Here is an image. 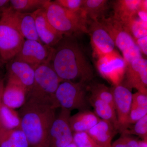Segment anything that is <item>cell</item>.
Returning <instances> with one entry per match:
<instances>
[{
  "label": "cell",
  "mask_w": 147,
  "mask_h": 147,
  "mask_svg": "<svg viewBox=\"0 0 147 147\" xmlns=\"http://www.w3.org/2000/svg\"><path fill=\"white\" fill-rule=\"evenodd\" d=\"M58 107L52 100L27 96L18 111L20 128L30 147H50V132Z\"/></svg>",
  "instance_id": "obj_1"
},
{
  "label": "cell",
  "mask_w": 147,
  "mask_h": 147,
  "mask_svg": "<svg viewBox=\"0 0 147 147\" xmlns=\"http://www.w3.org/2000/svg\"><path fill=\"white\" fill-rule=\"evenodd\" d=\"M74 37L63 36L53 47L50 63L63 81L87 84L93 78V70Z\"/></svg>",
  "instance_id": "obj_2"
},
{
  "label": "cell",
  "mask_w": 147,
  "mask_h": 147,
  "mask_svg": "<svg viewBox=\"0 0 147 147\" xmlns=\"http://www.w3.org/2000/svg\"><path fill=\"white\" fill-rule=\"evenodd\" d=\"M44 9L50 24L63 35L75 36L88 33L89 19L82 9L74 12L50 0L46 3Z\"/></svg>",
  "instance_id": "obj_3"
},
{
  "label": "cell",
  "mask_w": 147,
  "mask_h": 147,
  "mask_svg": "<svg viewBox=\"0 0 147 147\" xmlns=\"http://www.w3.org/2000/svg\"><path fill=\"white\" fill-rule=\"evenodd\" d=\"M25 40L16 27L9 7L0 16V58L4 63L15 57Z\"/></svg>",
  "instance_id": "obj_4"
},
{
  "label": "cell",
  "mask_w": 147,
  "mask_h": 147,
  "mask_svg": "<svg viewBox=\"0 0 147 147\" xmlns=\"http://www.w3.org/2000/svg\"><path fill=\"white\" fill-rule=\"evenodd\" d=\"M98 20L108 31L116 47L121 52L127 65L134 60L142 58L135 40L121 22L113 17L105 16Z\"/></svg>",
  "instance_id": "obj_5"
},
{
  "label": "cell",
  "mask_w": 147,
  "mask_h": 147,
  "mask_svg": "<svg viewBox=\"0 0 147 147\" xmlns=\"http://www.w3.org/2000/svg\"><path fill=\"white\" fill-rule=\"evenodd\" d=\"M87 91L86 84L63 81L55 92V100L59 107L70 111L88 110L90 103Z\"/></svg>",
  "instance_id": "obj_6"
},
{
  "label": "cell",
  "mask_w": 147,
  "mask_h": 147,
  "mask_svg": "<svg viewBox=\"0 0 147 147\" xmlns=\"http://www.w3.org/2000/svg\"><path fill=\"white\" fill-rule=\"evenodd\" d=\"M63 81L53 69L50 62L43 64L35 69L34 82L27 96L52 100L57 105L55 94Z\"/></svg>",
  "instance_id": "obj_7"
},
{
  "label": "cell",
  "mask_w": 147,
  "mask_h": 147,
  "mask_svg": "<svg viewBox=\"0 0 147 147\" xmlns=\"http://www.w3.org/2000/svg\"><path fill=\"white\" fill-rule=\"evenodd\" d=\"M127 66L124 59L115 50L98 58L96 62V67L100 75L113 86L121 84Z\"/></svg>",
  "instance_id": "obj_8"
},
{
  "label": "cell",
  "mask_w": 147,
  "mask_h": 147,
  "mask_svg": "<svg viewBox=\"0 0 147 147\" xmlns=\"http://www.w3.org/2000/svg\"><path fill=\"white\" fill-rule=\"evenodd\" d=\"M53 47L35 40H25L15 59L26 63L35 69L43 64L50 63Z\"/></svg>",
  "instance_id": "obj_9"
},
{
  "label": "cell",
  "mask_w": 147,
  "mask_h": 147,
  "mask_svg": "<svg viewBox=\"0 0 147 147\" xmlns=\"http://www.w3.org/2000/svg\"><path fill=\"white\" fill-rule=\"evenodd\" d=\"M61 109L50 129V147H64L73 142V133L69 121L71 111Z\"/></svg>",
  "instance_id": "obj_10"
},
{
  "label": "cell",
  "mask_w": 147,
  "mask_h": 147,
  "mask_svg": "<svg viewBox=\"0 0 147 147\" xmlns=\"http://www.w3.org/2000/svg\"><path fill=\"white\" fill-rule=\"evenodd\" d=\"M88 31L94 53L97 58L115 50V42L108 31L99 20H89Z\"/></svg>",
  "instance_id": "obj_11"
},
{
  "label": "cell",
  "mask_w": 147,
  "mask_h": 147,
  "mask_svg": "<svg viewBox=\"0 0 147 147\" xmlns=\"http://www.w3.org/2000/svg\"><path fill=\"white\" fill-rule=\"evenodd\" d=\"M115 110L118 122V132L121 134L129 127V115L131 108L132 93L131 90L122 84L111 88Z\"/></svg>",
  "instance_id": "obj_12"
},
{
  "label": "cell",
  "mask_w": 147,
  "mask_h": 147,
  "mask_svg": "<svg viewBox=\"0 0 147 147\" xmlns=\"http://www.w3.org/2000/svg\"><path fill=\"white\" fill-rule=\"evenodd\" d=\"M130 90L147 94V61L143 57L134 60L127 65L121 84Z\"/></svg>",
  "instance_id": "obj_13"
},
{
  "label": "cell",
  "mask_w": 147,
  "mask_h": 147,
  "mask_svg": "<svg viewBox=\"0 0 147 147\" xmlns=\"http://www.w3.org/2000/svg\"><path fill=\"white\" fill-rule=\"evenodd\" d=\"M35 21L37 33L40 42L50 47H54L63 37L54 28L47 19L44 8L32 13Z\"/></svg>",
  "instance_id": "obj_14"
},
{
  "label": "cell",
  "mask_w": 147,
  "mask_h": 147,
  "mask_svg": "<svg viewBox=\"0 0 147 147\" xmlns=\"http://www.w3.org/2000/svg\"><path fill=\"white\" fill-rule=\"evenodd\" d=\"M7 78L18 82L28 92L34 82L35 70L31 65L15 58L7 63Z\"/></svg>",
  "instance_id": "obj_15"
},
{
  "label": "cell",
  "mask_w": 147,
  "mask_h": 147,
  "mask_svg": "<svg viewBox=\"0 0 147 147\" xmlns=\"http://www.w3.org/2000/svg\"><path fill=\"white\" fill-rule=\"evenodd\" d=\"M28 91L18 82L7 78L3 95V102L12 109L21 108L26 102Z\"/></svg>",
  "instance_id": "obj_16"
},
{
  "label": "cell",
  "mask_w": 147,
  "mask_h": 147,
  "mask_svg": "<svg viewBox=\"0 0 147 147\" xmlns=\"http://www.w3.org/2000/svg\"><path fill=\"white\" fill-rule=\"evenodd\" d=\"M146 0H119L113 4V18L123 24L140 9L147 11Z\"/></svg>",
  "instance_id": "obj_17"
},
{
  "label": "cell",
  "mask_w": 147,
  "mask_h": 147,
  "mask_svg": "<svg viewBox=\"0 0 147 147\" xmlns=\"http://www.w3.org/2000/svg\"><path fill=\"white\" fill-rule=\"evenodd\" d=\"M117 132L111 123L101 119L87 133L99 146L111 147L112 139Z\"/></svg>",
  "instance_id": "obj_18"
},
{
  "label": "cell",
  "mask_w": 147,
  "mask_h": 147,
  "mask_svg": "<svg viewBox=\"0 0 147 147\" xmlns=\"http://www.w3.org/2000/svg\"><path fill=\"white\" fill-rule=\"evenodd\" d=\"M12 12L16 27L24 39L36 40L42 43L37 33L35 21L32 13H19L13 10Z\"/></svg>",
  "instance_id": "obj_19"
},
{
  "label": "cell",
  "mask_w": 147,
  "mask_h": 147,
  "mask_svg": "<svg viewBox=\"0 0 147 147\" xmlns=\"http://www.w3.org/2000/svg\"><path fill=\"white\" fill-rule=\"evenodd\" d=\"M101 120L88 110L80 111L71 116L69 121L73 133L88 132Z\"/></svg>",
  "instance_id": "obj_20"
},
{
  "label": "cell",
  "mask_w": 147,
  "mask_h": 147,
  "mask_svg": "<svg viewBox=\"0 0 147 147\" xmlns=\"http://www.w3.org/2000/svg\"><path fill=\"white\" fill-rule=\"evenodd\" d=\"M0 147H30L20 128L8 129L0 125Z\"/></svg>",
  "instance_id": "obj_21"
},
{
  "label": "cell",
  "mask_w": 147,
  "mask_h": 147,
  "mask_svg": "<svg viewBox=\"0 0 147 147\" xmlns=\"http://www.w3.org/2000/svg\"><path fill=\"white\" fill-rule=\"evenodd\" d=\"M88 101L90 105L94 109L95 114L101 119L111 123L118 132V122L115 108L107 102L91 95L88 96Z\"/></svg>",
  "instance_id": "obj_22"
},
{
  "label": "cell",
  "mask_w": 147,
  "mask_h": 147,
  "mask_svg": "<svg viewBox=\"0 0 147 147\" xmlns=\"http://www.w3.org/2000/svg\"><path fill=\"white\" fill-rule=\"evenodd\" d=\"M108 3L106 0H84L82 9L89 20L96 21L105 16Z\"/></svg>",
  "instance_id": "obj_23"
},
{
  "label": "cell",
  "mask_w": 147,
  "mask_h": 147,
  "mask_svg": "<svg viewBox=\"0 0 147 147\" xmlns=\"http://www.w3.org/2000/svg\"><path fill=\"white\" fill-rule=\"evenodd\" d=\"M48 0H11L9 8L15 12L32 13L43 8Z\"/></svg>",
  "instance_id": "obj_24"
},
{
  "label": "cell",
  "mask_w": 147,
  "mask_h": 147,
  "mask_svg": "<svg viewBox=\"0 0 147 147\" xmlns=\"http://www.w3.org/2000/svg\"><path fill=\"white\" fill-rule=\"evenodd\" d=\"M137 12L128 20L122 24L134 40L147 36V22L141 19Z\"/></svg>",
  "instance_id": "obj_25"
},
{
  "label": "cell",
  "mask_w": 147,
  "mask_h": 147,
  "mask_svg": "<svg viewBox=\"0 0 147 147\" xmlns=\"http://www.w3.org/2000/svg\"><path fill=\"white\" fill-rule=\"evenodd\" d=\"M20 117L18 113L2 102L0 108V125L8 129L20 128Z\"/></svg>",
  "instance_id": "obj_26"
},
{
  "label": "cell",
  "mask_w": 147,
  "mask_h": 147,
  "mask_svg": "<svg viewBox=\"0 0 147 147\" xmlns=\"http://www.w3.org/2000/svg\"><path fill=\"white\" fill-rule=\"evenodd\" d=\"M88 91L90 95L107 102L115 108L114 98L111 88H109L102 84H92L87 85Z\"/></svg>",
  "instance_id": "obj_27"
},
{
  "label": "cell",
  "mask_w": 147,
  "mask_h": 147,
  "mask_svg": "<svg viewBox=\"0 0 147 147\" xmlns=\"http://www.w3.org/2000/svg\"><path fill=\"white\" fill-rule=\"evenodd\" d=\"M121 134L137 135L142 139H147V115L129 127Z\"/></svg>",
  "instance_id": "obj_28"
},
{
  "label": "cell",
  "mask_w": 147,
  "mask_h": 147,
  "mask_svg": "<svg viewBox=\"0 0 147 147\" xmlns=\"http://www.w3.org/2000/svg\"><path fill=\"white\" fill-rule=\"evenodd\" d=\"M73 142L77 147H96L98 146L87 132L73 133Z\"/></svg>",
  "instance_id": "obj_29"
},
{
  "label": "cell",
  "mask_w": 147,
  "mask_h": 147,
  "mask_svg": "<svg viewBox=\"0 0 147 147\" xmlns=\"http://www.w3.org/2000/svg\"><path fill=\"white\" fill-rule=\"evenodd\" d=\"M146 115L147 108L131 105L128 118L129 127L134 124Z\"/></svg>",
  "instance_id": "obj_30"
},
{
  "label": "cell",
  "mask_w": 147,
  "mask_h": 147,
  "mask_svg": "<svg viewBox=\"0 0 147 147\" xmlns=\"http://www.w3.org/2000/svg\"><path fill=\"white\" fill-rule=\"evenodd\" d=\"M138 141L131 135L121 134V137L113 142L111 147H137Z\"/></svg>",
  "instance_id": "obj_31"
},
{
  "label": "cell",
  "mask_w": 147,
  "mask_h": 147,
  "mask_svg": "<svg viewBox=\"0 0 147 147\" xmlns=\"http://www.w3.org/2000/svg\"><path fill=\"white\" fill-rule=\"evenodd\" d=\"M54 1L66 9L76 12L82 10L84 0H56Z\"/></svg>",
  "instance_id": "obj_32"
},
{
  "label": "cell",
  "mask_w": 147,
  "mask_h": 147,
  "mask_svg": "<svg viewBox=\"0 0 147 147\" xmlns=\"http://www.w3.org/2000/svg\"><path fill=\"white\" fill-rule=\"evenodd\" d=\"M131 105L147 108V94L138 91L132 94Z\"/></svg>",
  "instance_id": "obj_33"
},
{
  "label": "cell",
  "mask_w": 147,
  "mask_h": 147,
  "mask_svg": "<svg viewBox=\"0 0 147 147\" xmlns=\"http://www.w3.org/2000/svg\"><path fill=\"white\" fill-rule=\"evenodd\" d=\"M135 42L142 55H147V36L135 40Z\"/></svg>",
  "instance_id": "obj_34"
},
{
  "label": "cell",
  "mask_w": 147,
  "mask_h": 147,
  "mask_svg": "<svg viewBox=\"0 0 147 147\" xmlns=\"http://www.w3.org/2000/svg\"><path fill=\"white\" fill-rule=\"evenodd\" d=\"M9 7V1L0 0V16Z\"/></svg>",
  "instance_id": "obj_35"
},
{
  "label": "cell",
  "mask_w": 147,
  "mask_h": 147,
  "mask_svg": "<svg viewBox=\"0 0 147 147\" xmlns=\"http://www.w3.org/2000/svg\"><path fill=\"white\" fill-rule=\"evenodd\" d=\"M4 79L2 76H0V108L3 102V95L4 89Z\"/></svg>",
  "instance_id": "obj_36"
},
{
  "label": "cell",
  "mask_w": 147,
  "mask_h": 147,
  "mask_svg": "<svg viewBox=\"0 0 147 147\" xmlns=\"http://www.w3.org/2000/svg\"><path fill=\"white\" fill-rule=\"evenodd\" d=\"M137 147H147V139L138 140Z\"/></svg>",
  "instance_id": "obj_37"
},
{
  "label": "cell",
  "mask_w": 147,
  "mask_h": 147,
  "mask_svg": "<svg viewBox=\"0 0 147 147\" xmlns=\"http://www.w3.org/2000/svg\"><path fill=\"white\" fill-rule=\"evenodd\" d=\"M64 147H77L76 146L75 144H74V142H72V143H71V144H69L67 146H65Z\"/></svg>",
  "instance_id": "obj_38"
},
{
  "label": "cell",
  "mask_w": 147,
  "mask_h": 147,
  "mask_svg": "<svg viewBox=\"0 0 147 147\" xmlns=\"http://www.w3.org/2000/svg\"><path fill=\"white\" fill-rule=\"evenodd\" d=\"M3 64H4V63L3 62V61H2V60L1 59V58H0V67H1L2 65H3Z\"/></svg>",
  "instance_id": "obj_39"
},
{
  "label": "cell",
  "mask_w": 147,
  "mask_h": 147,
  "mask_svg": "<svg viewBox=\"0 0 147 147\" xmlns=\"http://www.w3.org/2000/svg\"><path fill=\"white\" fill-rule=\"evenodd\" d=\"M100 147V146H97V147Z\"/></svg>",
  "instance_id": "obj_40"
}]
</instances>
